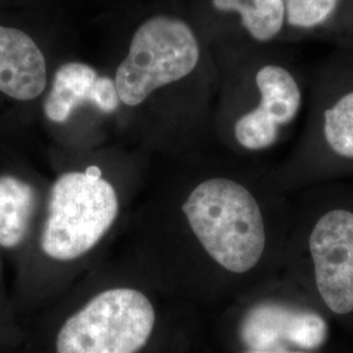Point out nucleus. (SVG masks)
I'll return each mask as SVG.
<instances>
[{
  "mask_svg": "<svg viewBox=\"0 0 353 353\" xmlns=\"http://www.w3.org/2000/svg\"><path fill=\"white\" fill-rule=\"evenodd\" d=\"M199 43L185 21L157 16L137 29L115 72L121 101L138 106L153 90L189 76L199 63Z\"/></svg>",
  "mask_w": 353,
  "mask_h": 353,
  "instance_id": "nucleus-3",
  "label": "nucleus"
},
{
  "mask_svg": "<svg viewBox=\"0 0 353 353\" xmlns=\"http://www.w3.org/2000/svg\"><path fill=\"white\" fill-rule=\"evenodd\" d=\"M241 339L250 351L290 352V348L313 351L327 341L326 319L316 312L281 303H259L241 323Z\"/></svg>",
  "mask_w": 353,
  "mask_h": 353,
  "instance_id": "nucleus-6",
  "label": "nucleus"
},
{
  "mask_svg": "<svg viewBox=\"0 0 353 353\" xmlns=\"http://www.w3.org/2000/svg\"><path fill=\"white\" fill-rule=\"evenodd\" d=\"M119 101L114 80L99 76L88 64L71 62L58 68L50 93L43 102V112L51 122L63 123L76 108L85 102L103 113H113Z\"/></svg>",
  "mask_w": 353,
  "mask_h": 353,
  "instance_id": "nucleus-8",
  "label": "nucleus"
},
{
  "mask_svg": "<svg viewBox=\"0 0 353 353\" xmlns=\"http://www.w3.org/2000/svg\"><path fill=\"white\" fill-rule=\"evenodd\" d=\"M246 353H305V352H263V351H249Z\"/></svg>",
  "mask_w": 353,
  "mask_h": 353,
  "instance_id": "nucleus-14",
  "label": "nucleus"
},
{
  "mask_svg": "<svg viewBox=\"0 0 353 353\" xmlns=\"http://www.w3.org/2000/svg\"><path fill=\"white\" fill-rule=\"evenodd\" d=\"M322 137L336 159L353 164V84L341 90L322 113Z\"/></svg>",
  "mask_w": 353,
  "mask_h": 353,
  "instance_id": "nucleus-12",
  "label": "nucleus"
},
{
  "mask_svg": "<svg viewBox=\"0 0 353 353\" xmlns=\"http://www.w3.org/2000/svg\"><path fill=\"white\" fill-rule=\"evenodd\" d=\"M214 8L237 12L242 26L256 41H270L284 26L285 0H212Z\"/></svg>",
  "mask_w": 353,
  "mask_h": 353,
  "instance_id": "nucleus-11",
  "label": "nucleus"
},
{
  "mask_svg": "<svg viewBox=\"0 0 353 353\" xmlns=\"http://www.w3.org/2000/svg\"><path fill=\"white\" fill-rule=\"evenodd\" d=\"M322 303L335 316L353 314V210L335 207L316 221L309 239Z\"/></svg>",
  "mask_w": 353,
  "mask_h": 353,
  "instance_id": "nucleus-5",
  "label": "nucleus"
},
{
  "mask_svg": "<svg viewBox=\"0 0 353 353\" xmlns=\"http://www.w3.org/2000/svg\"><path fill=\"white\" fill-rule=\"evenodd\" d=\"M261 92V105L236 122L234 135L246 150L258 151L272 145L279 135V127L287 125L299 113L301 90L285 68L268 64L256 77Z\"/></svg>",
  "mask_w": 353,
  "mask_h": 353,
  "instance_id": "nucleus-7",
  "label": "nucleus"
},
{
  "mask_svg": "<svg viewBox=\"0 0 353 353\" xmlns=\"http://www.w3.org/2000/svg\"><path fill=\"white\" fill-rule=\"evenodd\" d=\"M351 0H285V17L290 26L316 29L336 23Z\"/></svg>",
  "mask_w": 353,
  "mask_h": 353,
  "instance_id": "nucleus-13",
  "label": "nucleus"
},
{
  "mask_svg": "<svg viewBox=\"0 0 353 353\" xmlns=\"http://www.w3.org/2000/svg\"><path fill=\"white\" fill-rule=\"evenodd\" d=\"M154 322L151 301L139 290H106L64 322L57 353H138Z\"/></svg>",
  "mask_w": 353,
  "mask_h": 353,
  "instance_id": "nucleus-4",
  "label": "nucleus"
},
{
  "mask_svg": "<svg viewBox=\"0 0 353 353\" xmlns=\"http://www.w3.org/2000/svg\"><path fill=\"white\" fill-rule=\"evenodd\" d=\"M182 211L203 248L234 274L259 262L265 234L261 208L250 191L227 178H212L190 194Z\"/></svg>",
  "mask_w": 353,
  "mask_h": 353,
  "instance_id": "nucleus-1",
  "label": "nucleus"
},
{
  "mask_svg": "<svg viewBox=\"0 0 353 353\" xmlns=\"http://www.w3.org/2000/svg\"><path fill=\"white\" fill-rule=\"evenodd\" d=\"M118 208L115 190L101 176L89 170L65 173L50 190L42 250L57 261L84 255L113 225Z\"/></svg>",
  "mask_w": 353,
  "mask_h": 353,
  "instance_id": "nucleus-2",
  "label": "nucleus"
},
{
  "mask_svg": "<svg viewBox=\"0 0 353 353\" xmlns=\"http://www.w3.org/2000/svg\"><path fill=\"white\" fill-rule=\"evenodd\" d=\"M34 207L36 192L29 183L0 176V246L12 249L24 241Z\"/></svg>",
  "mask_w": 353,
  "mask_h": 353,
  "instance_id": "nucleus-10",
  "label": "nucleus"
},
{
  "mask_svg": "<svg viewBox=\"0 0 353 353\" xmlns=\"http://www.w3.org/2000/svg\"><path fill=\"white\" fill-rule=\"evenodd\" d=\"M48 83L46 61L26 33L0 26V92L20 101L38 97Z\"/></svg>",
  "mask_w": 353,
  "mask_h": 353,
  "instance_id": "nucleus-9",
  "label": "nucleus"
}]
</instances>
